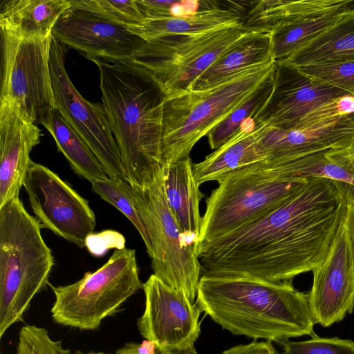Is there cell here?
Segmentation results:
<instances>
[{"mask_svg": "<svg viewBox=\"0 0 354 354\" xmlns=\"http://www.w3.org/2000/svg\"><path fill=\"white\" fill-rule=\"evenodd\" d=\"M65 58V46L52 36L50 72L57 109L92 149L109 177L127 180L121 154L103 104L82 96L68 75Z\"/></svg>", "mask_w": 354, "mask_h": 354, "instance_id": "8fae6325", "label": "cell"}, {"mask_svg": "<svg viewBox=\"0 0 354 354\" xmlns=\"http://www.w3.org/2000/svg\"><path fill=\"white\" fill-rule=\"evenodd\" d=\"M306 179L278 178L255 165L230 175L206 201L197 244L221 237L270 210Z\"/></svg>", "mask_w": 354, "mask_h": 354, "instance_id": "9c48e42d", "label": "cell"}, {"mask_svg": "<svg viewBox=\"0 0 354 354\" xmlns=\"http://www.w3.org/2000/svg\"><path fill=\"white\" fill-rule=\"evenodd\" d=\"M137 6L144 18H162L172 15H182L176 10L185 14H191L195 12H189L188 10H198L201 8L197 2L194 6L181 5L183 1H158V0H136Z\"/></svg>", "mask_w": 354, "mask_h": 354, "instance_id": "d6a6232c", "label": "cell"}, {"mask_svg": "<svg viewBox=\"0 0 354 354\" xmlns=\"http://www.w3.org/2000/svg\"><path fill=\"white\" fill-rule=\"evenodd\" d=\"M157 346L151 340L145 339L141 343L129 342L118 349L115 354H158Z\"/></svg>", "mask_w": 354, "mask_h": 354, "instance_id": "e575fe53", "label": "cell"}, {"mask_svg": "<svg viewBox=\"0 0 354 354\" xmlns=\"http://www.w3.org/2000/svg\"><path fill=\"white\" fill-rule=\"evenodd\" d=\"M222 354H278V353L272 342L253 340L247 344H239L230 347L225 350Z\"/></svg>", "mask_w": 354, "mask_h": 354, "instance_id": "836d02e7", "label": "cell"}, {"mask_svg": "<svg viewBox=\"0 0 354 354\" xmlns=\"http://www.w3.org/2000/svg\"><path fill=\"white\" fill-rule=\"evenodd\" d=\"M353 9L354 0L268 1L261 22L263 30L270 34L273 59L288 58Z\"/></svg>", "mask_w": 354, "mask_h": 354, "instance_id": "4fadbf2b", "label": "cell"}, {"mask_svg": "<svg viewBox=\"0 0 354 354\" xmlns=\"http://www.w3.org/2000/svg\"><path fill=\"white\" fill-rule=\"evenodd\" d=\"M73 354H111L109 353H105L102 351H89V352H82L81 351H76Z\"/></svg>", "mask_w": 354, "mask_h": 354, "instance_id": "74e56055", "label": "cell"}, {"mask_svg": "<svg viewBox=\"0 0 354 354\" xmlns=\"http://www.w3.org/2000/svg\"><path fill=\"white\" fill-rule=\"evenodd\" d=\"M276 62L251 67L211 86L165 98L162 166L189 156L194 145L247 102L270 78Z\"/></svg>", "mask_w": 354, "mask_h": 354, "instance_id": "277c9868", "label": "cell"}, {"mask_svg": "<svg viewBox=\"0 0 354 354\" xmlns=\"http://www.w3.org/2000/svg\"><path fill=\"white\" fill-rule=\"evenodd\" d=\"M259 31L243 24L153 39L131 61L145 71L167 98L187 90L216 59Z\"/></svg>", "mask_w": 354, "mask_h": 354, "instance_id": "52a82bcc", "label": "cell"}, {"mask_svg": "<svg viewBox=\"0 0 354 354\" xmlns=\"http://www.w3.org/2000/svg\"><path fill=\"white\" fill-rule=\"evenodd\" d=\"M344 218L325 259L312 271L310 304L316 324L324 327L354 311V259Z\"/></svg>", "mask_w": 354, "mask_h": 354, "instance_id": "2e32d148", "label": "cell"}, {"mask_svg": "<svg viewBox=\"0 0 354 354\" xmlns=\"http://www.w3.org/2000/svg\"><path fill=\"white\" fill-rule=\"evenodd\" d=\"M272 59H274L270 34L259 31L216 59L188 88L196 90L211 86L248 68Z\"/></svg>", "mask_w": 354, "mask_h": 354, "instance_id": "d4e9b609", "label": "cell"}, {"mask_svg": "<svg viewBox=\"0 0 354 354\" xmlns=\"http://www.w3.org/2000/svg\"><path fill=\"white\" fill-rule=\"evenodd\" d=\"M348 95L297 67L276 62L271 92L254 118L274 129H296L315 111Z\"/></svg>", "mask_w": 354, "mask_h": 354, "instance_id": "9a60e30c", "label": "cell"}, {"mask_svg": "<svg viewBox=\"0 0 354 354\" xmlns=\"http://www.w3.org/2000/svg\"><path fill=\"white\" fill-rule=\"evenodd\" d=\"M0 100L41 124L57 109L50 72L52 35L21 38L1 30Z\"/></svg>", "mask_w": 354, "mask_h": 354, "instance_id": "30bf717a", "label": "cell"}, {"mask_svg": "<svg viewBox=\"0 0 354 354\" xmlns=\"http://www.w3.org/2000/svg\"><path fill=\"white\" fill-rule=\"evenodd\" d=\"M71 6L95 12L127 28L140 26L144 17L136 0H70Z\"/></svg>", "mask_w": 354, "mask_h": 354, "instance_id": "f1b7e54d", "label": "cell"}, {"mask_svg": "<svg viewBox=\"0 0 354 354\" xmlns=\"http://www.w3.org/2000/svg\"><path fill=\"white\" fill-rule=\"evenodd\" d=\"M41 226L17 196L0 207V337L49 285L54 265Z\"/></svg>", "mask_w": 354, "mask_h": 354, "instance_id": "5b68a950", "label": "cell"}, {"mask_svg": "<svg viewBox=\"0 0 354 354\" xmlns=\"http://www.w3.org/2000/svg\"><path fill=\"white\" fill-rule=\"evenodd\" d=\"M142 284L135 250L118 248L102 266L86 272L77 281L59 286L49 284L55 299L52 317L64 326L95 330L142 288Z\"/></svg>", "mask_w": 354, "mask_h": 354, "instance_id": "8992f818", "label": "cell"}, {"mask_svg": "<svg viewBox=\"0 0 354 354\" xmlns=\"http://www.w3.org/2000/svg\"><path fill=\"white\" fill-rule=\"evenodd\" d=\"M91 185L93 192L120 211L135 226L144 241L150 257L152 253L150 239L136 205L131 185L125 180L111 178L97 180Z\"/></svg>", "mask_w": 354, "mask_h": 354, "instance_id": "4316f807", "label": "cell"}, {"mask_svg": "<svg viewBox=\"0 0 354 354\" xmlns=\"http://www.w3.org/2000/svg\"><path fill=\"white\" fill-rule=\"evenodd\" d=\"M208 1L196 12L162 18H145L138 27L127 30L145 41L176 35H191L245 24L243 6H211Z\"/></svg>", "mask_w": 354, "mask_h": 354, "instance_id": "44dd1931", "label": "cell"}, {"mask_svg": "<svg viewBox=\"0 0 354 354\" xmlns=\"http://www.w3.org/2000/svg\"><path fill=\"white\" fill-rule=\"evenodd\" d=\"M344 183L308 176L282 203L195 249L202 275L292 281L325 259L347 208Z\"/></svg>", "mask_w": 354, "mask_h": 354, "instance_id": "6da1fadb", "label": "cell"}, {"mask_svg": "<svg viewBox=\"0 0 354 354\" xmlns=\"http://www.w3.org/2000/svg\"><path fill=\"white\" fill-rule=\"evenodd\" d=\"M281 354H354V342L339 337H320L315 335L305 341L290 339L280 343Z\"/></svg>", "mask_w": 354, "mask_h": 354, "instance_id": "1f68e13d", "label": "cell"}, {"mask_svg": "<svg viewBox=\"0 0 354 354\" xmlns=\"http://www.w3.org/2000/svg\"><path fill=\"white\" fill-rule=\"evenodd\" d=\"M160 354H198L194 346L189 347L187 349L176 351L174 352H169L165 353H160Z\"/></svg>", "mask_w": 354, "mask_h": 354, "instance_id": "8d00e7d4", "label": "cell"}, {"mask_svg": "<svg viewBox=\"0 0 354 354\" xmlns=\"http://www.w3.org/2000/svg\"><path fill=\"white\" fill-rule=\"evenodd\" d=\"M52 36L61 44L91 56L115 61H129L146 41L127 28L104 17L71 6L57 19Z\"/></svg>", "mask_w": 354, "mask_h": 354, "instance_id": "e0dca14e", "label": "cell"}, {"mask_svg": "<svg viewBox=\"0 0 354 354\" xmlns=\"http://www.w3.org/2000/svg\"><path fill=\"white\" fill-rule=\"evenodd\" d=\"M100 72L102 104L132 185L148 186L162 169L165 96L145 71L129 61L86 56Z\"/></svg>", "mask_w": 354, "mask_h": 354, "instance_id": "7a4b0ae2", "label": "cell"}, {"mask_svg": "<svg viewBox=\"0 0 354 354\" xmlns=\"http://www.w3.org/2000/svg\"><path fill=\"white\" fill-rule=\"evenodd\" d=\"M42 228L83 248L96 225L88 201L48 167L31 160L22 185Z\"/></svg>", "mask_w": 354, "mask_h": 354, "instance_id": "7c38bea8", "label": "cell"}, {"mask_svg": "<svg viewBox=\"0 0 354 354\" xmlns=\"http://www.w3.org/2000/svg\"><path fill=\"white\" fill-rule=\"evenodd\" d=\"M158 354H160L159 351H158Z\"/></svg>", "mask_w": 354, "mask_h": 354, "instance_id": "f35d334b", "label": "cell"}, {"mask_svg": "<svg viewBox=\"0 0 354 354\" xmlns=\"http://www.w3.org/2000/svg\"><path fill=\"white\" fill-rule=\"evenodd\" d=\"M163 179L168 205L187 241L195 248L201 232L199 204L203 194L189 156L163 165Z\"/></svg>", "mask_w": 354, "mask_h": 354, "instance_id": "7402d4cb", "label": "cell"}, {"mask_svg": "<svg viewBox=\"0 0 354 354\" xmlns=\"http://www.w3.org/2000/svg\"><path fill=\"white\" fill-rule=\"evenodd\" d=\"M70 8V0L5 1L0 12L1 30L21 38L48 37Z\"/></svg>", "mask_w": 354, "mask_h": 354, "instance_id": "603a6c76", "label": "cell"}, {"mask_svg": "<svg viewBox=\"0 0 354 354\" xmlns=\"http://www.w3.org/2000/svg\"><path fill=\"white\" fill-rule=\"evenodd\" d=\"M344 221L346 225L354 259V200L350 198L348 194L347 208Z\"/></svg>", "mask_w": 354, "mask_h": 354, "instance_id": "d590c367", "label": "cell"}, {"mask_svg": "<svg viewBox=\"0 0 354 354\" xmlns=\"http://www.w3.org/2000/svg\"><path fill=\"white\" fill-rule=\"evenodd\" d=\"M132 189L150 239L153 274L195 303L201 265L194 246L187 241L168 205L163 167L150 185L143 188L132 186Z\"/></svg>", "mask_w": 354, "mask_h": 354, "instance_id": "ba28073f", "label": "cell"}, {"mask_svg": "<svg viewBox=\"0 0 354 354\" xmlns=\"http://www.w3.org/2000/svg\"><path fill=\"white\" fill-rule=\"evenodd\" d=\"M272 76L247 102L210 131L207 136L212 149L221 147L233 136L244 121L255 116L271 92Z\"/></svg>", "mask_w": 354, "mask_h": 354, "instance_id": "83f0119b", "label": "cell"}, {"mask_svg": "<svg viewBox=\"0 0 354 354\" xmlns=\"http://www.w3.org/2000/svg\"><path fill=\"white\" fill-rule=\"evenodd\" d=\"M292 281L201 275L196 302L202 312L233 335L278 344L292 337L317 335L309 292Z\"/></svg>", "mask_w": 354, "mask_h": 354, "instance_id": "3957f363", "label": "cell"}, {"mask_svg": "<svg viewBox=\"0 0 354 354\" xmlns=\"http://www.w3.org/2000/svg\"><path fill=\"white\" fill-rule=\"evenodd\" d=\"M41 124L51 134L75 174L91 183L109 178L92 149L57 109Z\"/></svg>", "mask_w": 354, "mask_h": 354, "instance_id": "484cf974", "label": "cell"}, {"mask_svg": "<svg viewBox=\"0 0 354 354\" xmlns=\"http://www.w3.org/2000/svg\"><path fill=\"white\" fill-rule=\"evenodd\" d=\"M354 60V9L284 60L299 68Z\"/></svg>", "mask_w": 354, "mask_h": 354, "instance_id": "cb8c5ba5", "label": "cell"}, {"mask_svg": "<svg viewBox=\"0 0 354 354\" xmlns=\"http://www.w3.org/2000/svg\"><path fill=\"white\" fill-rule=\"evenodd\" d=\"M145 307L138 319L140 335L156 344L160 353L187 349L201 333V310L185 294L151 274L142 284Z\"/></svg>", "mask_w": 354, "mask_h": 354, "instance_id": "5bb4252c", "label": "cell"}, {"mask_svg": "<svg viewBox=\"0 0 354 354\" xmlns=\"http://www.w3.org/2000/svg\"><path fill=\"white\" fill-rule=\"evenodd\" d=\"M41 130L13 104H0V207L19 196Z\"/></svg>", "mask_w": 354, "mask_h": 354, "instance_id": "d6986e66", "label": "cell"}, {"mask_svg": "<svg viewBox=\"0 0 354 354\" xmlns=\"http://www.w3.org/2000/svg\"><path fill=\"white\" fill-rule=\"evenodd\" d=\"M265 161L281 162L327 149L354 148V113L308 128H268L261 141Z\"/></svg>", "mask_w": 354, "mask_h": 354, "instance_id": "ac0fdd59", "label": "cell"}, {"mask_svg": "<svg viewBox=\"0 0 354 354\" xmlns=\"http://www.w3.org/2000/svg\"><path fill=\"white\" fill-rule=\"evenodd\" d=\"M298 68L308 75L344 91L354 97V60L312 64Z\"/></svg>", "mask_w": 354, "mask_h": 354, "instance_id": "4dcf8cb0", "label": "cell"}, {"mask_svg": "<svg viewBox=\"0 0 354 354\" xmlns=\"http://www.w3.org/2000/svg\"><path fill=\"white\" fill-rule=\"evenodd\" d=\"M265 122L250 118L225 143L203 160L193 164L197 183L222 182L230 175L266 160L261 139L268 129Z\"/></svg>", "mask_w": 354, "mask_h": 354, "instance_id": "ffe728a7", "label": "cell"}, {"mask_svg": "<svg viewBox=\"0 0 354 354\" xmlns=\"http://www.w3.org/2000/svg\"><path fill=\"white\" fill-rule=\"evenodd\" d=\"M17 354H71V350L53 339L45 328L26 325L19 333Z\"/></svg>", "mask_w": 354, "mask_h": 354, "instance_id": "f546056e", "label": "cell"}]
</instances>
